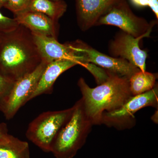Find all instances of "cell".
<instances>
[{
  "mask_svg": "<svg viewBox=\"0 0 158 158\" xmlns=\"http://www.w3.org/2000/svg\"><path fill=\"white\" fill-rule=\"evenodd\" d=\"M42 59L33 34L21 25L1 33L0 73L15 82L35 70Z\"/></svg>",
  "mask_w": 158,
  "mask_h": 158,
  "instance_id": "obj_1",
  "label": "cell"
},
{
  "mask_svg": "<svg viewBox=\"0 0 158 158\" xmlns=\"http://www.w3.org/2000/svg\"><path fill=\"white\" fill-rule=\"evenodd\" d=\"M107 72V78L95 88L89 87L83 78L78 81L85 113L93 125L102 124L105 112L116 110L132 96L129 79Z\"/></svg>",
  "mask_w": 158,
  "mask_h": 158,
  "instance_id": "obj_2",
  "label": "cell"
},
{
  "mask_svg": "<svg viewBox=\"0 0 158 158\" xmlns=\"http://www.w3.org/2000/svg\"><path fill=\"white\" fill-rule=\"evenodd\" d=\"M72 116L60 130L51 152L56 158H73L86 142L93 124L86 115L82 99L73 106Z\"/></svg>",
  "mask_w": 158,
  "mask_h": 158,
  "instance_id": "obj_3",
  "label": "cell"
},
{
  "mask_svg": "<svg viewBox=\"0 0 158 158\" xmlns=\"http://www.w3.org/2000/svg\"><path fill=\"white\" fill-rule=\"evenodd\" d=\"M73 110V106L65 110L41 113L29 124L26 137L43 151L51 152L56 136L70 118Z\"/></svg>",
  "mask_w": 158,
  "mask_h": 158,
  "instance_id": "obj_4",
  "label": "cell"
},
{
  "mask_svg": "<svg viewBox=\"0 0 158 158\" xmlns=\"http://www.w3.org/2000/svg\"><path fill=\"white\" fill-rule=\"evenodd\" d=\"M157 85L152 90L141 94L132 96L120 107L110 112H105L101 124L118 130L130 129L136 124L135 114L146 107L158 108Z\"/></svg>",
  "mask_w": 158,
  "mask_h": 158,
  "instance_id": "obj_5",
  "label": "cell"
},
{
  "mask_svg": "<svg viewBox=\"0 0 158 158\" xmlns=\"http://www.w3.org/2000/svg\"><path fill=\"white\" fill-rule=\"evenodd\" d=\"M154 23L135 15L126 0L115 3L100 18L96 25L116 26L121 31L138 38L151 33Z\"/></svg>",
  "mask_w": 158,
  "mask_h": 158,
  "instance_id": "obj_6",
  "label": "cell"
},
{
  "mask_svg": "<svg viewBox=\"0 0 158 158\" xmlns=\"http://www.w3.org/2000/svg\"><path fill=\"white\" fill-rule=\"evenodd\" d=\"M48 63L43 60L35 70L15 82L3 113L7 120L13 118L19 109L31 100V97Z\"/></svg>",
  "mask_w": 158,
  "mask_h": 158,
  "instance_id": "obj_7",
  "label": "cell"
},
{
  "mask_svg": "<svg viewBox=\"0 0 158 158\" xmlns=\"http://www.w3.org/2000/svg\"><path fill=\"white\" fill-rule=\"evenodd\" d=\"M148 33L135 38L123 31L118 33L109 45L110 54L115 58H120L128 62L143 72L146 71V51L141 50L139 43L142 38L148 37Z\"/></svg>",
  "mask_w": 158,
  "mask_h": 158,
  "instance_id": "obj_8",
  "label": "cell"
},
{
  "mask_svg": "<svg viewBox=\"0 0 158 158\" xmlns=\"http://www.w3.org/2000/svg\"><path fill=\"white\" fill-rule=\"evenodd\" d=\"M74 44L86 63L98 65L111 73L129 79L134 74L141 70L125 59L102 54L80 40L75 41Z\"/></svg>",
  "mask_w": 158,
  "mask_h": 158,
  "instance_id": "obj_9",
  "label": "cell"
},
{
  "mask_svg": "<svg viewBox=\"0 0 158 158\" xmlns=\"http://www.w3.org/2000/svg\"><path fill=\"white\" fill-rule=\"evenodd\" d=\"M32 34L42 60L49 63L59 59H69L75 61L85 68L89 64L85 62L81 53L77 50L73 42L62 44L54 37Z\"/></svg>",
  "mask_w": 158,
  "mask_h": 158,
  "instance_id": "obj_10",
  "label": "cell"
},
{
  "mask_svg": "<svg viewBox=\"0 0 158 158\" xmlns=\"http://www.w3.org/2000/svg\"><path fill=\"white\" fill-rule=\"evenodd\" d=\"M119 0H76L77 19L81 30L86 31L96 25L105 12Z\"/></svg>",
  "mask_w": 158,
  "mask_h": 158,
  "instance_id": "obj_11",
  "label": "cell"
},
{
  "mask_svg": "<svg viewBox=\"0 0 158 158\" xmlns=\"http://www.w3.org/2000/svg\"><path fill=\"white\" fill-rule=\"evenodd\" d=\"M14 18L19 24L25 27L32 34L57 39L58 22L55 21L45 15L26 10L14 14Z\"/></svg>",
  "mask_w": 158,
  "mask_h": 158,
  "instance_id": "obj_12",
  "label": "cell"
},
{
  "mask_svg": "<svg viewBox=\"0 0 158 158\" xmlns=\"http://www.w3.org/2000/svg\"><path fill=\"white\" fill-rule=\"evenodd\" d=\"M77 65L75 61L69 59H59L49 62L40 77L31 100L43 94L52 93L54 83L58 77L65 71Z\"/></svg>",
  "mask_w": 158,
  "mask_h": 158,
  "instance_id": "obj_13",
  "label": "cell"
},
{
  "mask_svg": "<svg viewBox=\"0 0 158 158\" xmlns=\"http://www.w3.org/2000/svg\"><path fill=\"white\" fill-rule=\"evenodd\" d=\"M0 158H31L28 143L8 135L0 140Z\"/></svg>",
  "mask_w": 158,
  "mask_h": 158,
  "instance_id": "obj_14",
  "label": "cell"
},
{
  "mask_svg": "<svg viewBox=\"0 0 158 158\" xmlns=\"http://www.w3.org/2000/svg\"><path fill=\"white\" fill-rule=\"evenodd\" d=\"M67 7L63 0H31L27 10L40 12L58 22L65 13Z\"/></svg>",
  "mask_w": 158,
  "mask_h": 158,
  "instance_id": "obj_15",
  "label": "cell"
},
{
  "mask_svg": "<svg viewBox=\"0 0 158 158\" xmlns=\"http://www.w3.org/2000/svg\"><path fill=\"white\" fill-rule=\"evenodd\" d=\"M156 74L139 70L129 79L132 96L138 95L152 90L156 85Z\"/></svg>",
  "mask_w": 158,
  "mask_h": 158,
  "instance_id": "obj_16",
  "label": "cell"
},
{
  "mask_svg": "<svg viewBox=\"0 0 158 158\" xmlns=\"http://www.w3.org/2000/svg\"><path fill=\"white\" fill-rule=\"evenodd\" d=\"M15 82L0 73V111L2 113L6 109Z\"/></svg>",
  "mask_w": 158,
  "mask_h": 158,
  "instance_id": "obj_17",
  "label": "cell"
},
{
  "mask_svg": "<svg viewBox=\"0 0 158 158\" xmlns=\"http://www.w3.org/2000/svg\"><path fill=\"white\" fill-rule=\"evenodd\" d=\"M31 0H8L6 9L14 14L27 10Z\"/></svg>",
  "mask_w": 158,
  "mask_h": 158,
  "instance_id": "obj_18",
  "label": "cell"
},
{
  "mask_svg": "<svg viewBox=\"0 0 158 158\" xmlns=\"http://www.w3.org/2000/svg\"><path fill=\"white\" fill-rule=\"evenodd\" d=\"M19 26L14 18L4 15L0 11V33H7L13 31Z\"/></svg>",
  "mask_w": 158,
  "mask_h": 158,
  "instance_id": "obj_19",
  "label": "cell"
},
{
  "mask_svg": "<svg viewBox=\"0 0 158 158\" xmlns=\"http://www.w3.org/2000/svg\"><path fill=\"white\" fill-rule=\"evenodd\" d=\"M148 6L158 18V0H148Z\"/></svg>",
  "mask_w": 158,
  "mask_h": 158,
  "instance_id": "obj_20",
  "label": "cell"
},
{
  "mask_svg": "<svg viewBox=\"0 0 158 158\" xmlns=\"http://www.w3.org/2000/svg\"><path fill=\"white\" fill-rule=\"evenodd\" d=\"M9 135L7 124L4 123H0V140L6 138Z\"/></svg>",
  "mask_w": 158,
  "mask_h": 158,
  "instance_id": "obj_21",
  "label": "cell"
},
{
  "mask_svg": "<svg viewBox=\"0 0 158 158\" xmlns=\"http://www.w3.org/2000/svg\"><path fill=\"white\" fill-rule=\"evenodd\" d=\"M133 5L137 7H144L148 6V0H130Z\"/></svg>",
  "mask_w": 158,
  "mask_h": 158,
  "instance_id": "obj_22",
  "label": "cell"
},
{
  "mask_svg": "<svg viewBox=\"0 0 158 158\" xmlns=\"http://www.w3.org/2000/svg\"><path fill=\"white\" fill-rule=\"evenodd\" d=\"M8 2V0H0V9L3 7L6 8Z\"/></svg>",
  "mask_w": 158,
  "mask_h": 158,
  "instance_id": "obj_23",
  "label": "cell"
},
{
  "mask_svg": "<svg viewBox=\"0 0 158 158\" xmlns=\"http://www.w3.org/2000/svg\"><path fill=\"white\" fill-rule=\"evenodd\" d=\"M52 1H58V0H52Z\"/></svg>",
  "mask_w": 158,
  "mask_h": 158,
  "instance_id": "obj_24",
  "label": "cell"
},
{
  "mask_svg": "<svg viewBox=\"0 0 158 158\" xmlns=\"http://www.w3.org/2000/svg\"><path fill=\"white\" fill-rule=\"evenodd\" d=\"M0 35H1V33H0Z\"/></svg>",
  "mask_w": 158,
  "mask_h": 158,
  "instance_id": "obj_25",
  "label": "cell"
}]
</instances>
